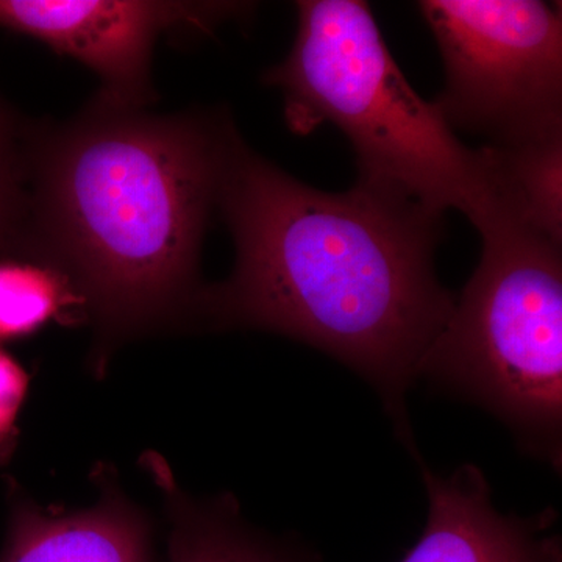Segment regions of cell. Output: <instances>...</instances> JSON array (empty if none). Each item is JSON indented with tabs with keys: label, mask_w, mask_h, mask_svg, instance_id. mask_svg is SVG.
Instances as JSON below:
<instances>
[{
	"label": "cell",
	"mask_w": 562,
	"mask_h": 562,
	"mask_svg": "<svg viewBox=\"0 0 562 562\" xmlns=\"http://www.w3.org/2000/svg\"><path fill=\"white\" fill-rule=\"evenodd\" d=\"M217 213L235 268L203 286L195 325L277 333L325 351L371 384L416 457L406 395L457 301L435 271L443 214L360 183L316 190L243 138Z\"/></svg>",
	"instance_id": "1"
},
{
	"label": "cell",
	"mask_w": 562,
	"mask_h": 562,
	"mask_svg": "<svg viewBox=\"0 0 562 562\" xmlns=\"http://www.w3.org/2000/svg\"><path fill=\"white\" fill-rule=\"evenodd\" d=\"M239 138L227 110L166 116L98 94L32 124L27 246L83 297L95 373L131 339L195 325L203 238Z\"/></svg>",
	"instance_id": "2"
},
{
	"label": "cell",
	"mask_w": 562,
	"mask_h": 562,
	"mask_svg": "<svg viewBox=\"0 0 562 562\" xmlns=\"http://www.w3.org/2000/svg\"><path fill=\"white\" fill-rule=\"evenodd\" d=\"M297 35L262 76L283 94L288 127H338L357 154V183L458 210L473 222L486 203L482 151L457 138L435 102L413 90L361 0H301Z\"/></svg>",
	"instance_id": "3"
},
{
	"label": "cell",
	"mask_w": 562,
	"mask_h": 562,
	"mask_svg": "<svg viewBox=\"0 0 562 562\" xmlns=\"http://www.w3.org/2000/svg\"><path fill=\"white\" fill-rule=\"evenodd\" d=\"M475 228L482 258L419 379L494 414L560 472L562 246L502 217Z\"/></svg>",
	"instance_id": "4"
},
{
	"label": "cell",
	"mask_w": 562,
	"mask_h": 562,
	"mask_svg": "<svg viewBox=\"0 0 562 562\" xmlns=\"http://www.w3.org/2000/svg\"><path fill=\"white\" fill-rule=\"evenodd\" d=\"M450 127L512 144L562 132L561 11L538 0H420Z\"/></svg>",
	"instance_id": "5"
},
{
	"label": "cell",
	"mask_w": 562,
	"mask_h": 562,
	"mask_svg": "<svg viewBox=\"0 0 562 562\" xmlns=\"http://www.w3.org/2000/svg\"><path fill=\"white\" fill-rule=\"evenodd\" d=\"M246 2L165 0H0V29L46 44L87 66L101 80L99 98L147 110L157 94L151 61L168 33L205 35L224 22L246 20Z\"/></svg>",
	"instance_id": "6"
},
{
	"label": "cell",
	"mask_w": 562,
	"mask_h": 562,
	"mask_svg": "<svg viewBox=\"0 0 562 562\" xmlns=\"http://www.w3.org/2000/svg\"><path fill=\"white\" fill-rule=\"evenodd\" d=\"M416 461L427 490V525L401 562H562L560 536L550 532L553 513L505 516L475 465L441 476L420 457Z\"/></svg>",
	"instance_id": "7"
},
{
	"label": "cell",
	"mask_w": 562,
	"mask_h": 562,
	"mask_svg": "<svg viewBox=\"0 0 562 562\" xmlns=\"http://www.w3.org/2000/svg\"><path fill=\"white\" fill-rule=\"evenodd\" d=\"M101 495L90 508H44L11 484L9 535L0 562H151L149 520L116 472H92Z\"/></svg>",
	"instance_id": "8"
},
{
	"label": "cell",
	"mask_w": 562,
	"mask_h": 562,
	"mask_svg": "<svg viewBox=\"0 0 562 562\" xmlns=\"http://www.w3.org/2000/svg\"><path fill=\"white\" fill-rule=\"evenodd\" d=\"M140 464L165 502L169 562H321L305 546L257 530L231 494L192 497L160 454L146 453Z\"/></svg>",
	"instance_id": "9"
},
{
	"label": "cell",
	"mask_w": 562,
	"mask_h": 562,
	"mask_svg": "<svg viewBox=\"0 0 562 562\" xmlns=\"http://www.w3.org/2000/svg\"><path fill=\"white\" fill-rule=\"evenodd\" d=\"M490 217L520 225L562 246V132L482 149Z\"/></svg>",
	"instance_id": "10"
},
{
	"label": "cell",
	"mask_w": 562,
	"mask_h": 562,
	"mask_svg": "<svg viewBox=\"0 0 562 562\" xmlns=\"http://www.w3.org/2000/svg\"><path fill=\"white\" fill-rule=\"evenodd\" d=\"M81 321L83 297L57 262L31 249L0 257V344Z\"/></svg>",
	"instance_id": "11"
},
{
	"label": "cell",
	"mask_w": 562,
	"mask_h": 562,
	"mask_svg": "<svg viewBox=\"0 0 562 562\" xmlns=\"http://www.w3.org/2000/svg\"><path fill=\"white\" fill-rule=\"evenodd\" d=\"M31 127L0 99V257L27 249Z\"/></svg>",
	"instance_id": "12"
},
{
	"label": "cell",
	"mask_w": 562,
	"mask_h": 562,
	"mask_svg": "<svg viewBox=\"0 0 562 562\" xmlns=\"http://www.w3.org/2000/svg\"><path fill=\"white\" fill-rule=\"evenodd\" d=\"M31 387V375L0 344V465L16 452L20 414Z\"/></svg>",
	"instance_id": "13"
}]
</instances>
